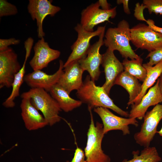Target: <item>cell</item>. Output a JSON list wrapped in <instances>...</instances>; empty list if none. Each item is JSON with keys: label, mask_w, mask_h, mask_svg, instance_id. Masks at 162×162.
Masks as SVG:
<instances>
[{"label": "cell", "mask_w": 162, "mask_h": 162, "mask_svg": "<svg viewBox=\"0 0 162 162\" xmlns=\"http://www.w3.org/2000/svg\"><path fill=\"white\" fill-rule=\"evenodd\" d=\"M20 107L25 126L29 130H34L48 125L44 117L33 105L30 98H22Z\"/></svg>", "instance_id": "cell-18"}, {"label": "cell", "mask_w": 162, "mask_h": 162, "mask_svg": "<svg viewBox=\"0 0 162 162\" xmlns=\"http://www.w3.org/2000/svg\"><path fill=\"white\" fill-rule=\"evenodd\" d=\"M139 132L134 135L136 142L146 147L149 146L157 133V126L162 119V104H158L150 111L147 112Z\"/></svg>", "instance_id": "cell-6"}, {"label": "cell", "mask_w": 162, "mask_h": 162, "mask_svg": "<svg viewBox=\"0 0 162 162\" xmlns=\"http://www.w3.org/2000/svg\"><path fill=\"white\" fill-rule=\"evenodd\" d=\"M21 97L22 98H30L33 105L42 113L50 126L61 120L59 114L62 110L56 101L45 90L31 88L27 92L22 93Z\"/></svg>", "instance_id": "cell-3"}, {"label": "cell", "mask_w": 162, "mask_h": 162, "mask_svg": "<svg viewBox=\"0 0 162 162\" xmlns=\"http://www.w3.org/2000/svg\"><path fill=\"white\" fill-rule=\"evenodd\" d=\"M133 158L131 160L124 159L122 162H159L161 158L155 147H145L139 154V151L132 152Z\"/></svg>", "instance_id": "cell-22"}, {"label": "cell", "mask_w": 162, "mask_h": 162, "mask_svg": "<svg viewBox=\"0 0 162 162\" xmlns=\"http://www.w3.org/2000/svg\"><path fill=\"white\" fill-rule=\"evenodd\" d=\"M66 162H86L84 152L81 148L77 147L71 161H67Z\"/></svg>", "instance_id": "cell-29"}, {"label": "cell", "mask_w": 162, "mask_h": 162, "mask_svg": "<svg viewBox=\"0 0 162 162\" xmlns=\"http://www.w3.org/2000/svg\"><path fill=\"white\" fill-rule=\"evenodd\" d=\"M131 40L137 48L149 52L162 46V34L145 24H139L130 28Z\"/></svg>", "instance_id": "cell-5"}, {"label": "cell", "mask_w": 162, "mask_h": 162, "mask_svg": "<svg viewBox=\"0 0 162 162\" xmlns=\"http://www.w3.org/2000/svg\"><path fill=\"white\" fill-rule=\"evenodd\" d=\"M149 58V61L146 64L153 66L162 61V46L149 52L146 58Z\"/></svg>", "instance_id": "cell-27"}, {"label": "cell", "mask_w": 162, "mask_h": 162, "mask_svg": "<svg viewBox=\"0 0 162 162\" xmlns=\"http://www.w3.org/2000/svg\"><path fill=\"white\" fill-rule=\"evenodd\" d=\"M58 70L52 74H48L41 70H34L25 75L24 81L31 88L43 89L49 92L52 87L58 83L63 72L64 64L60 60Z\"/></svg>", "instance_id": "cell-13"}, {"label": "cell", "mask_w": 162, "mask_h": 162, "mask_svg": "<svg viewBox=\"0 0 162 162\" xmlns=\"http://www.w3.org/2000/svg\"><path fill=\"white\" fill-rule=\"evenodd\" d=\"M100 7L104 10H109L110 8V4L108 3L106 0H99L98 1Z\"/></svg>", "instance_id": "cell-33"}, {"label": "cell", "mask_w": 162, "mask_h": 162, "mask_svg": "<svg viewBox=\"0 0 162 162\" xmlns=\"http://www.w3.org/2000/svg\"><path fill=\"white\" fill-rule=\"evenodd\" d=\"M18 13V10L14 5L7 0H0V16L15 15Z\"/></svg>", "instance_id": "cell-26"}, {"label": "cell", "mask_w": 162, "mask_h": 162, "mask_svg": "<svg viewBox=\"0 0 162 162\" xmlns=\"http://www.w3.org/2000/svg\"><path fill=\"white\" fill-rule=\"evenodd\" d=\"M91 122L87 133V141L84 149L86 162H110V157L103 150L101 144L104 135L103 124L97 122L95 124L92 109L88 107Z\"/></svg>", "instance_id": "cell-4"}, {"label": "cell", "mask_w": 162, "mask_h": 162, "mask_svg": "<svg viewBox=\"0 0 162 162\" xmlns=\"http://www.w3.org/2000/svg\"><path fill=\"white\" fill-rule=\"evenodd\" d=\"M130 30L128 22L124 20H121L117 27L107 29L105 35L104 44L110 50L118 51L124 58L138 59L141 57L134 52L130 44Z\"/></svg>", "instance_id": "cell-2"}, {"label": "cell", "mask_w": 162, "mask_h": 162, "mask_svg": "<svg viewBox=\"0 0 162 162\" xmlns=\"http://www.w3.org/2000/svg\"><path fill=\"white\" fill-rule=\"evenodd\" d=\"M129 0H118L117 1L118 4H123L124 12L127 14H130V12L128 6Z\"/></svg>", "instance_id": "cell-32"}, {"label": "cell", "mask_w": 162, "mask_h": 162, "mask_svg": "<svg viewBox=\"0 0 162 162\" xmlns=\"http://www.w3.org/2000/svg\"><path fill=\"white\" fill-rule=\"evenodd\" d=\"M105 29V28L99 36L98 40L91 46L86 56L78 61L84 71L88 72L91 80L94 82L98 80L101 73L100 66L102 63V54L100 53V50L104 44Z\"/></svg>", "instance_id": "cell-11"}, {"label": "cell", "mask_w": 162, "mask_h": 162, "mask_svg": "<svg viewBox=\"0 0 162 162\" xmlns=\"http://www.w3.org/2000/svg\"><path fill=\"white\" fill-rule=\"evenodd\" d=\"M149 27L154 31L159 32L162 34V28L155 25L154 21L152 19H148L146 22Z\"/></svg>", "instance_id": "cell-31"}, {"label": "cell", "mask_w": 162, "mask_h": 162, "mask_svg": "<svg viewBox=\"0 0 162 162\" xmlns=\"http://www.w3.org/2000/svg\"><path fill=\"white\" fill-rule=\"evenodd\" d=\"M20 42V40L14 38L8 39H0V52L5 51L9 48L8 47L11 45L19 44Z\"/></svg>", "instance_id": "cell-28"}, {"label": "cell", "mask_w": 162, "mask_h": 162, "mask_svg": "<svg viewBox=\"0 0 162 162\" xmlns=\"http://www.w3.org/2000/svg\"><path fill=\"white\" fill-rule=\"evenodd\" d=\"M105 28V26H99L95 31L89 32L83 28L80 24H77L74 28L77 33V38L71 47L72 52L64 64V68L72 62L86 57L91 46V39L94 36H99Z\"/></svg>", "instance_id": "cell-7"}, {"label": "cell", "mask_w": 162, "mask_h": 162, "mask_svg": "<svg viewBox=\"0 0 162 162\" xmlns=\"http://www.w3.org/2000/svg\"><path fill=\"white\" fill-rule=\"evenodd\" d=\"M100 7L98 1L82 11L80 24L87 31L93 32L95 26L106 21H109L110 18H114L116 16V6L109 10H104Z\"/></svg>", "instance_id": "cell-8"}, {"label": "cell", "mask_w": 162, "mask_h": 162, "mask_svg": "<svg viewBox=\"0 0 162 162\" xmlns=\"http://www.w3.org/2000/svg\"><path fill=\"white\" fill-rule=\"evenodd\" d=\"M27 60L25 59L21 69L15 75L12 85V90L11 93L2 104L6 108L14 107L15 105L14 100L19 95L20 89L24 81L26 71V64Z\"/></svg>", "instance_id": "cell-23"}, {"label": "cell", "mask_w": 162, "mask_h": 162, "mask_svg": "<svg viewBox=\"0 0 162 162\" xmlns=\"http://www.w3.org/2000/svg\"><path fill=\"white\" fill-rule=\"evenodd\" d=\"M76 95L80 100L92 109L97 107L106 108L121 116L129 117V113L116 106L103 88L97 86L89 75L87 76L82 86L77 91Z\"/></svg>", "instance_id": "cell-1"}, {"label": "cell", "mask_w": 162, "mask_h": 162, "mask_svg": "<svg viewBox=\"0 0 162 162\" xmlns=\"http://www.w3.org/2000/svg\"><path fill=\"white\" fill-rule=\"evenodd\" d=\"M159 86L160 91L162 94V74L159 78Z\"/></svg>", "instance_id": "cell-34"}, {"label": "cell", "mask_w": 162, "mask_h": 162, "mask_svg": "<svg viewBox=\"0 0 162 162\" xmlns=\"http://www.w3.org/2000/svg\"><path fill=\"white\" fill-rule=\"evenodd\" d=\"M94 111L101 119L104 134L112 130H118L122 131L124 135H128L130 133L129 125L136 127L138 126V122L136 119L118 116L106 108L97 107L94 109Z\"/></svg>", "instance_id": "cell-9"}, {"label": "cell", "mask_w": 162, "mask_h": 162, "mask_svg": "<svg viewBox=\"0 0 162 162\" xmlns=\"http://www.w3.org/2000/svg\"><path fill=\"white\" fill-rule=\"evenodd\" d=\"M142 59L141 58L130 60L124 58L122 63L124 70L143 82L146 77L147 72L142 64Z\"/></svg>", "instance_id": "cell-24"}, {"label": "cell", "mask_w": 162, "mask_h": 162, "mask_svg": "<svg viewBox=\"0 0 162 162\" xmlns=\"http://www.w3.org/2000/svg\"><path fill=\"white\" fill-rule=\"evenodd\" d=\"M17 55L11 48L0 52V88H9L21 68Z\"/></svg>", "instance_id": "cell-10"}, {"label": "cell", "mask_w": 162, "mask_h": 162, "mask_svg": "<svg viewBox=\"0 0 162 162\" xmlns=\"http://www.w3.org/2000/svg\"><path fill=\"white\" fill-rule=\"evenodd\" d=\"M157 133L161 136H162V126L161 129L158 131H157Z\"/></svg>", "instance_id": "cell-35"}, {"label": "cell", "mask_w": 162, "mask_h": 162, "mask_svg": "<svg viewBox=\"0 0 162 162\" xmlns=\"http://www.w3.org/2000/svg\"><path fill=\"white\" fill-rule=\"evenodd\" d=\"M33 49L34 55L29 64L34 71L46 67L50 62L58 58L61 53L59 51L51 48L44 37L35 43Z\"/></svg>", "instance_id": "cell-14"}, {"label": "cell", "mask_w": 162, "mask_h": 162, "mask_svg": "<svg viewBox=\"0 0 162 162\" xmlns=\"http://www.w3.org/2000/svg\"><path fill=\"white\" fill-rule=\"evenodd\" d=\"M143 66L146 70V76L141 84V92L133 101V105H136L140 103L148 89L154 84L162 74V61L154 66H149L146 63L143 64Z\"/></svg>", "instance_id": "cell-21"}, {"label": "cell", "mask_w": 162, "mask_h": 162, "mask_svg": "<svg viewBox=\"0 0 162 162\" xmlns=\"http://www.w3.org/2000/svg\"><path fill=\"white\" fill-rule=\"evenodd\" d=\"M159 84L158 78L155 85L149 89L140 103L136 105H131L129 118L142 120L150 106L162 102V94Z\"/></svg>", "instance_id": "cell-16"}, {"label": "cell", "mask_w": 162, "mask_h": 162, "mask_svg": "<svg viewBox=\"0 0 162 162\" xmlns=\"http://www.w3.org/2000/svg\"><path fill=\"white\" fill-rule=\"evenodd\" d=\"M27 9L32 19L36 21L38 36L40 39L45 35L43 28L45 17L48 15L54 16L61 8L52 5L51 2L48 0H29Z\"/></svg>", "instance_id": "cell-12"}, {"label": "cell", "mask_w": 162, "mask_h": 162, "mask_svg": "<svg viewBox=\"0 0 162 162\" xmlns=\"http://www.w3.org/2000/svg\"><path fill=\"white\" fill-rule=\"evenodd\" d=\"M49 92L57 102L61 110L65 112L79 107L82 103L80 100L70 97L68 92L58 83L53 86Z\"/></svg>", "instance_id": "cell-20"}, {"label": "cell", "mask_w": 162, "mask_h": 162, "mask_svg": "<svg viewBox=\"0 0 162 162\" xmlns=\"http://www.w3.org/2000/svg\"><path fill=\"white\" fill-rule=\"evenodd\" d=\"M143 4L149 14L162 15V0H143Z\"/></svg>", "instance_id": "cell-25"}, {"label": "cell", "mask_w": 162, "mask_h": 162, "mask_svg": "<svg viewBox=\"0 0 162 162\" xmlns=\"http://www.w3.org/2000/svg\"><path fill=\"white\" fill-rule=\"evenodd\" d=\"M114 85L122 87L128 93L129 95V100L127 103L128 106L133 105V101L138 97L141 90V84L138 80L125 70L117 77Z\"/></svg>", "instance_id": "cell-19"}, {"label": "cell", "mask_w": 162, "mask_h": 162, "mask_svg": "<svg viewBox=\"0 0 162 162\" xmlns=\"http://www.w3.org/2000/svg\"><path fill=\"white\" fill-rule=\"evenodd\" d=\"M101 64L104 68L106 78L105 82L102 86L109 95L116 78L124 71V67L114 55V51L108 48L102 54Z\"/></svg>", "instance_id": "cell-15"}, {"label": "cell", "mask_w": 162, "mask_h": 162, "mask_svg": "<svg viewBox=\"0 0 162 162\" xmlns=\"http://www.w3.org/2000/svg\"><path fill=\"white\" fill-rule=\"evenodd\" d=\"M145 8L143 3L141 5H140L139 3L136 4V7L134 10V16L137 20L140 21H145L146 22L147 21V20L144 16L143 14V10Z\"/></svg>", "instance_id": "cell-30"}, {"label": "cell", "mask_w": 162, "mask_h": 162, "mask_svg": "<svg viewBox=\"0 0 162 162\" xmlns=\"http://www.w3.org/2000/svg\"><path fill=\"white\" fill-rule=\"evenodd\" d=\"M64 68L58 84L70 94L73 90L77 91L82 86L84 71L78 61L72 62Z\"/></svg>", "instance_id": "cell-17"}]
</instances>
